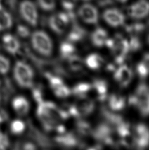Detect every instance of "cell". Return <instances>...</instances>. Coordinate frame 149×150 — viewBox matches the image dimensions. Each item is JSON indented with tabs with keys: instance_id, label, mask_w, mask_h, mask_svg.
I'll return each instance as SVG.
<instances>
[{
	"instance_id": "6da1fadb",
	"label": "cell",
	"mask_w": 149,
	"mask_h": 150,
	"mask_svg": "<svg viewBox=\"0 0 149 150\" xmlns=\"http://www.w3.org/2000/svg\"><path fill=\"white\" fill-rule=\"evenodd\" d=\"M37 114L48 131L56 128L60 120L66 119L69 116L68 112L59 109L54 103L44 101L38 103Z\"/></svg>"
},
{
	"instance_id": "7a4b0ae2",
	"label": "cell",
	"mask_w": 149,
	"mask_h": 150,
	"mask_svg": "<svg viewBox=\"0 0 149 150\" xmlns=\"http://www.w3.org/2000/svg\"><path fill=\"white\" fill-rule=\"evenodd\" d=\"M129 104L135 108L141 115L149 116V88L144 83L137 86L134 93L129 97Z\"/></svg>"
},
{
	"instance_id": "3957f363",
	"label": "cell",
	"mask_w": 149,
	"mask_h": 150,
	"mask_svg": "<svg viewBox=\"0 0 149 150\" xmlns=\"http://www.w3.org/2000/svg\"><path fill=\"white\" fill-rule=\"evenodd\" d=\"M115 133L116 132L115 129L106 122H104L99 124L93 129L91 135L95 140L99 142V144L115 147L117 146L118 144Z\"/></svg>"
},
{
	"instance_id": "277c9868",
	"label": "cell",
	"mask_w": 149,
	"mask_h": 150,
	"mask_svg": "<svg viewBox=\"0 0 149 150\" xmlns=\"http://www.w3.org/2000/svg\"><path fill=\"white\" fill-rule=\"evenodd\" d=\"M14 79L20 87L29 88L32 86L34 73L28 64L18 61L14 66L13 70Z\"/></svg>"
},
{
	"instance_id": "5b68a950",
	"label": "cell",
	"mask_w": 149,
	"mask_h": 150,
	"mask_svg": "<svg viewBox=\"0 0 149 150\" xmlns=\"http://www.w3.org/2000/svg\"><path fill=\"white\" fill-rule=\"evenodd\" d=\"M33 48L40 54L48 57L53 51L52 42L47 33L41 30L35 31L31 36Z\"/></svg>"
},
{
	"instance_id": "8992f818",
	"label": "cell",
	"mask_w": 149,
	"mask_h": 150,
	"mask_svg": "<svg viewBox=\"0 0 149 150\" xmlns=\"http://www.w3.org/2000/svg\"><path fill=\"white\" fill-rule=\"evenodd\" d=\"M94 101L87 96L78 97L74 104L69 108V115L75 117H82L89 115L95 109Z\"/></svg>"
},
{
	"instance_id": "52a82bcc",
	"label": "cell",
	"mask_w": 149,
	"mask_h": 150,
	"mask_svg": "<svg viewBox=\"0 0 149 150\" xmlns=\"http://www.w3.org/2000/svg\"><path fill=\"white\" fill-rule=\"evenodd\" d=\"M134 147L138 149H145L149 146V128L145 124H138L133 131Z\"/></svg>"
},
{
	"instance_id": "ba28073f",
	"label": "cell",
	"mask_w": 149,
	"mask_h": 150,
	"mask_svg": "<svg viewBox=\"0 0 149 150\" xmlns=\"http://www.w3.org/2000/svg\"><path fill=\"white\" fill-rule=\"evenodd\" d=\"M20 12L22 18L29 24L33 26L37 24L38 12L33 2L29 0L22 1L20 5Z\"/></svg>"
},
{
	"instance_id": "9c48e42d",
	"label": "cell",
	"mask_w": 149,
	"mask_h": 150,
	"mask_svg": "<svg viewBox=\"0 0 149 150\" xmlns=\"http://www.w3.org/2000/svg\"><path fill=\"white\" fill-rule=\"evenodd\" d=\"M102 18L106 23L112 27L123 26L126 22V16L117 8H108L104 11Z\"/></svg>"
},
{
	"instance_id": "30bf717a",
	"label": "cell",
	"mask_w": 149,
	"mask_h": 150,
	"mask_svg": "<svg viewBox=\"0 0 149 150\" xmlns=\"http://www.w3.org/2000/svg\"><path fill=\"white\" fill-rule=\"evenodd\" d=\"M78 14L84 22L90 25L97 24L99 20V11L93 4L86 3L79 8Z\"/></svg>"
},
{
	"instance_id": "8fae6325",
	"label": "cell",
	"mask_w": 149,
	"mask_h": 150,
	"mask_svg": "<svg viewBox=\"0 0 149 150\" xmlns=\"http://www.w3.org/2000/svg\"><path fill=\"white\" fill-rule=\"evenodd\" d=\"M71 23L68 15L65 12H59L50 17L48 24L50 28L54 32L61 35L65 33Z\"/></svg>"
},
{
	"instance_id": "7c38bea8",
	"label": "cell",
	"mask_w": 149,
	"mask_h": 150,
	"mask_svg": "<svg viewBox=\"0 0 149 150\" xmlns=\"http://www.w3.org/2000/svg\"><path fill=\"white\" fill-rule=\"evenodd\" d=\"M129 16L134 20H141L149 15V1L138 0L131 4L128 8Z\"/></svg>"
},
{
	"instance_id": "4fadbf2b",
	"label": "cell",
	"mask_w": 149,
	"mask_h": 150,
	"mask_svg": "<svg viewBox=\"0 0 149 150\" xmlns=\"http://www.w3.org/2000/svg\"><path fill=\"white\" fill-rule=\"evenodd\" d=\"M133 73L131 68L126 64H122L115 69L114 79L122 87H126L131 83Z\"/></svg>"
},
{
	"instance_id": "5bb4252c",
	"label": "cell",
	"mask_w": 149,
	"mask_h": 150,
	"mask_svg": "<svg viewBox=\"0 0 149 150\" xmlns=\"http://www.w3.org/2000/svg\"><path fill=\"white\" fill-rule=\"evenodd\" d=\"M92 90L96 98L100 101H105L108 97V84L106 81L102 79H95L93 81Z\"/></svg>"
},
{
	"instance_id": "9a60e30c",
	"label": "cell",
	"mask_w": 149,
	"mask_h": 150,
	"mask_svg": "<svg viewBox=\"0 0 149 150\" xmlns=\"http://www.w3.org/2000/svg\"><path fill=\"white\" fill-rule=\"evenodd\" d=\"M72 26L67 35V41L76 43L82 41L86 35V31L76 22L72 23Z\"/></svg>"
},
{
	"instance_id": "2e32d148",
	"label": "cell",
	"mask_w": 149,
	"mask_h": 150,
	"mask_svg": "<svg viewBox=\"0 0 149 150\" xmlns=\"http://www.w3.org/2000/svg\"><path fill=\"white\" fill-rule=\"evenodd\" d=\"M108 35L105 29L99 27L95 29L91 35V41L92 44L97 47H102L105 46Z\"/></svg>"
},
{
	"instance_id": "e0dca14e",
	"label": "cell",
	"mask_w": 149,
	"mask_h": 150,
	"mask_svg": "<svg viewBox=\"0 0 149 150\" xmlns=\"http://www.w3.org/2000/svg\"><path fill=\"white\" fill-rule=\"evenodd\" d=\"M4 47L8 52L11 54H15L18 52L20 44L18 40L10 34L4 35L2 38Z\"/></svg>"
},
{
	"instance_id": "ac0fdd59",
	"label": "cell",
	"mask_w": 149,
	"mask_h": 150,
	"mask_svg": "<svg viewBox=\"0 0 149 150\" xmlns=\"http://www.w3.org/2000/svg\"><path fill=\"white\" fill-rule=\"evenodd\" d=\"M109 109L113 112L119 111L126 106V100L123 96L118 94H112L108 98Z\"/></svg>"
},
{
	"instance_id": "d6986e66",
	"label": "cell",
	"mask_w": 149,
	"mask_h": 150,
	"mask_svg": "<svg viewBox=\"0 0 149 150\" xmlns=\"http://www.w3.org/2000/svg\"><path fill=\"white\" fill-rule=\"evenodd\" d=\"M12 106L18 115H25L29 109V104L28 100L22 96L14 98L12 101Z\"/></svg>"
},
{
	"instance_id": "ffe728a7",
	"label": "cell",
	"mask_w": 149,
	"mask_h": 150,
	"mask_svg": "<svg viewBox=\"0 0 149 150\" xmlns=\"http://www.w3.org/2000/svg\"><path fill=\"white\" fill-rule=\"evenodd\" d=\"M104 63V59L100 55L93 53L89 55L85 59V64L87 67L93 70L100 69Z\"/></svg>"
},
{
	"instance_id": "44dd1931",
	"label": "cell",
	"mask_w": 149,
	"mask_h": 150,
	"mask_svg": "<svg viewBox=\"0 0 149 150\" xmlns=\"http://www.w3.org/2000/svg\"><path fill=\"white\" fill-rule=\"evenodd\" d=\"M136 72L139 77L144 79L149 75V53L143 55V59L136 66Z\"/></svg>"
},
{
	"instance_id": "7402d4cb",
	"label": "cell",
	"mask_w": 149,
	"mask_h": 150,
	"mask_svg": "<svg viewBox=\"0 0 149 150\" xmlns=\"http://www.w3.org/2000/svg\"><path fill=\"white\" fill-rule=\"evenodd\" d=\"M57 142L63 146L73 147L77 146L78 140L75 135L72 133L65 134L56 137Z\"/></svg>"
},
{
	"instance_id": "603a6c76",
	"label": "cell",
	"mask_w": 149,
	"mask_h": 150,
	"mask_svg": "<svg viewBox=\"0 0 149 150\" xmlns=\"http://www.w3.org/2000/svg\"><path fill=\"white\" fill-rule=\"evenodd\" d=\"M12 25V16L10 13L6 10H0V31L10 28Z\"/></svg>"
},
{
	"instance_id": "cb8c5ba5",
	"label": "cell",
	"mask_w": 149,
	"mask_h": 150,
	"mask_svg": "<svg viewBox=\"0 0 149 150\" xmlns=\"http://www.w3.org/2000/svg\"><path fill=\"white\" fill-rule=\"evenodd\" d=\"M92 85L87 83H78L73 88V93L78 97L87 96V94L91 91Z\"/></svg>"
},
{
	"instance_id": "d4e9b609",
	"label": "cell",
	"mask_w": 149,
	"mask_h": 150,
	"mask_svg": "<svg viewBox=\"0 0 149 150\" xmlns=\"http://www.w3.org/2000/svg\"><path fill=\"white\" fill-rule=\"evenodd\" d=\"M77 130L79 134L84 136L91 135L93 131L91 125L84 120L78 121L77 124Z\"/></svg>"
},
{
	"instance_id": "484cf974",
	"label": "cell",
	"mask_w": 149,
	"mask_h": 150,
	"mask_svg": "<svg viewBox=\"0 0 149 150\" xmlns=\"http://www.w3.org/2000/svg\"><path fill=\"white\" fill-rule=\"evenodd\" d=\"M145 25L141 23H134L127 25L125 27V30L130 35H137L142 33L145 29Z\"/></svg>"
},
{
	"instance_id": "4316f807",
	"label": "cell",
	"mask_w": 149,
	"mask_h": 150,
	"mask_svg": "<svg viewBox=\"0 0 149 150\" xmlns=\"http://www.w3.org/2000/svg\"><path fill=\"white\" fill-rule=\"evenodd\" d=\"M60 51L62 56L65 58H67L73 55V53L75 51V47L72 43L69 41L65 42L61 44Z\"/></svg>"
},
{
	"instance_id": "83f0119b",
	"label": "cell",
	"mask_w": 149,
	"mask_h": 150,
	"mask_svg": "<svg viewBox=\"0 0 149 150\" xmlns=\"http://www.w3.org/2000/svg\"><path fill=\"white\" fill-rule=\"evenodd\" d=\"M129 43L130 52H136L141 48V41L137 35H130V38L128 39Z\"/></svg>"
},
{
	"instance_id": "f1b7e54d",
	"label": "cell",
	"mask_w": 149,
	"mask_h": 150,
	"mask_svg": "<svg viewBox=\"0 0 149 150\" xmlns=\"http://www.w3.org/2000/svg\"><path fill=\"white\" fill-rule=\"evenodd\" d=\"M67 59H69L70 67L74 71H79L82 68V61L79 57L72 55Z\"/></svg>"
},
{
	"instance_id": "f546056e",
	"label": "cell",
	"mask_w": 149,
	"mask_h": 150,
	"mask_svg": "<svg viewBox=\"0 0 149 150\" xmlns=\"http://www.w3.org/2000/svg\"><path fill=\"white\" fill-rule=\"evenodd\" d=\"M25 129L24 122L19 120L13 121L10 125V130L13 134H20L24 132Z\"/></svg>"
},
{
	"instance_id": "4dcf8cb0",
	"label": "cell",
	"mask_w": 149,
	"mask_h": 150,
	"mask_svg": "<svg viewBox=\"0 0 149 150\" xmlns=\"http://www.w3.org/2000/svg\"><path fill=\"white\" fill-rule=\"evenodd\" d=\"M38 5L42 10L52 11L55 8V0H37Z\"/></svg>"
},
{
	"instance_id": "1f68e13d",
	"label": "cell",
	"mask_w": 149,
	"mask_h": 150,
	"mask_svg": "<svg viewBox=\"0 0 149 150\" xmlns=\"http://www.w3.org/2000/svg\"><path fill=\"white\" fill-rule=\"evenodd\" d=\"M46 76L48 77L49 83L53 89L55 90L64 85L63 80L60 77L51 75L50 74H46Z\"/></svg>"
},
{
	"instance_id": "d6a6232c",
	"label": "cell",
	"mask_w": 149,
	"mask_h": 150,
	"mask_svg": "<svg viewBox=\"0 0 149 150\" xmlns=\"http://www.w3.org/2000/svg\"><path fill=\"white\" fill-rule=\"evenodd\" d=\"M55 95L58 98H65L68 97L71 94V91L65 85L54 90Z\"/></svg>"
},
{
	"instance_id": "836d02e7",
	"label": "cell",
	"mask_w": 149,
	"mask_h": 150,
	"mask_svg": "<svg viewBox=\"0 0 149 150\" xmlns=\"http://www.w3.org/2000/svg\"><path fill=\"white\" fill-rule=\"evenodd\" d=\"M10 62L6 57L0 54V73L5 74L10 69Z\"/></svg>"
},
{
	"instance_id": "e575fe53",
	"label": "cell",
	"mask_w": 149,
	"mask_h": 150,
	"mask_svg": "<svg viewBox=\"0 0 149 150\" xmlns=\"http://www.w3.org/2000/svg\"><path fill=\"white\" fill-rule=\"evenodd\" d=\"M61 4L66 12L74 11L78 0H60Z\"/></svg>"
},
{
	"instance_id": "d590c367",
	"label": "cell",
	"mask_w": 149,
	"mask_h": 150,
	"mask_svg": "<svg viewBox=\"0 0 149 150\" xmlns=\"http://www.w3.org/2000/svg\"><path fill=\"white\" fill-rule=\"evenodd\" d=\"M16 32L18 35L22 38H26L30 35V31L29 29L25 25H18L16 28Z\"/></svg>"
},
{
	"instance_id": "8d00e7d4",
	"label": "cell",
	"mask_w": 149,
	"mask_h": 150,
	"mask_svg": "<svg viewBox=\"0 0 149 150\" xmlns=\"http://www.w3.org/2000/svg\"><path fill=\"white\" fill-rule=\"evenodd\" d=\"M9 145V141L8 136L6 134L0 131V150H5Z\"/></svg>"
},
{
	"instance_id": "74e56055",
	"label": "cell",
	"mask_w": 149,
	"mask_h": 150,
	"mask_svg": "<svg viewBox=\"0 0 149 150\" xmlns=\"http://www.w3.org/2000/svg\"><path fill=\"white\" fill-rule=\"evenodd\" d=\"M33 95L35 100H37L38 103L44 101L42 100V96H41V93L40 92V90L35 89L33 91Z\"/></svg>"
},
{
	"instance_id": "f35d334b",
	"label": "cell",
	"mask_w": 149,
	"mask_h": 150,
	"mask_svg": "<svg viewBox=\"0 0 149 150\" xmlns=\"http://www.w3.org/2000/svg\"><path fill=\"white\" fill-rule=\"evenodd\" d=\"M35 148H36L34 146V145H33L32 144H31V143H27L24 146V149L26 150H33V149H35Z\"/></svg>"
},
{
	"instance_id": "ab89813d",
	"label": "cell",
	"mask_w": 149,
	"mask_h": 150,
	"mask_svg": "<svg viewBox=\"0 0 149 150\" xmlns=\"http://www.w3.org/2000/svg\"><path fill=\"white\" fill-rule=\"evenodd\" d=\"M117 2L121 3H125L126 2H127L128 0H117Z\"/></svg>"
},
{
	"instance_id": "60d3db41",
	"label": "cell",
	"mask_w": 149,
	"mask_h": 150,
	"mask_svg": "<svg viewBox=\"0 0 149 150\" xmlns=\"http://www.w3.org/2000/svg\"><path fill=\"white\" fill-rule=\"evenodd\" d=\"M3 122V118L2 116L0 115V124Z\"/></svg>"
},
{
	"instance_id": "b9f144b4",
	"label": "cell",
	"mask_w": 149,
	"mask_h": 150,
	"mask_svg": "<svg viewBox=\"0 0 149 150\" xmlns=\"http://www.w3.org/2000/svg\"><path fill=\"white\" fill-rule=\"evenodd\" d=\"M148 44H149V35H148Z\"/></svg>"
},
{
	"instance_id": "7bdbcfd3",
	"label": "cell",
	"mask_w": 149,
	"mask_h": 150,
	"mask_svg": "<svg viewBox=\"0 0 149 150\" xmlns=\"http://www.w3.org/2000/svg\"><path fill=\"white\" fill-rule=\"evenodd\" d=\"M82 1H84L85 2H87L89 1H91V0H82Z\"/></svg>"
},
{
	"instance_id": "ee69618b",
	"label": "cell",
	"mask_w": 149,
	"mask_h": 150,
	"mask_svg": "<svg viewBox=\"0 0 149 150\" xmlns=\"http://www.w3.org/2000/svg\"><path fill=\"white\" fill-rule=\"evenodd\" d=\"M0 1H1V0H0Z\"/></svg>"
}]
</instances>
